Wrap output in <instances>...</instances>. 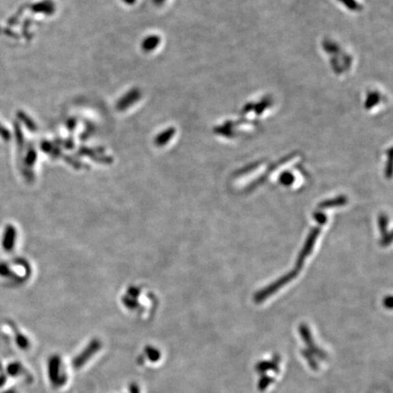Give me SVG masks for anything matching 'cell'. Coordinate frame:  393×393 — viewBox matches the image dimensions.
Returning a JSON list of instances; mask_svg holds the SVG:
<instances>
[{"mask_svg": "<svg viewBox=\"0 0 393 393\" xmlns=\"http://www.w3.org/2000/svg\"><path fill=\"white\" fill-rule=\"evenodd\" d=\"M314 216H315V220L318 222V226L313 228L312 230L309 233L304 247L302 248V250L300 251L299 258H298V260L296 262V265L294 267L293 271L289 272L287 274L283 276L282 278L278 279L277 281H275L274 283L271 284L270 286L263 289L260 292H258L254 296V300L257 303H260L262 301L266 300L267 298L272 296L274 293L279 291V289L284 287L290 281H292V280L295 279L297 275L300 273V270H301V268H302L303 264H304L305 259L308 258L309 255H310V253L312 252L314 245H315V243L317 241L318 237L320 235L322 228L323 227V225L325 224L326 221H327V217L322 212H316Z\"/></svg>", "mask_w": 393, "mask_h": 393, "instance_id": "1", "label": "cell"}, {"mask_svg": "<svg viewBox=\"0 0 393 393\" xmlns=\"http://www.w3.org/2000/svg\"><path fill=\"white\" fill-rule=\"evenodd\" d=\"M387 222L388 220L387 218L382 216L380 219V225H381V232H382V240L386 245H388L391 241V234L387 232Z\"/></svg>", "mask_w": 393, "mask_h": 393, "instance_id": "2", "label": "cell"}, {"mask_svg": "<svg viewBox=\"0 0 393 393\" xmlns=\"http://www.w3.org/2000/svg\"><path fill=\"white\" fill-rule=\"evenodd\" d=\"M139 95H140V93H138L137 91H132V92L127 94V96L123 97L122 99L119 101V108L125 109L127 107L130 106L132 102L137 100V98L139 97Z\"/></svg>", "mask_w": 393, "mask_h": 393, "instance_id": "3", "label": "cell"}, {"mask_svg": "<svg viewBox=\"0 0 393 393\" xmlns=\"http://www.w3.org/2000/svg\"><path fill=\"white\" fill-rule=\"evenodd\" d=\"M159 42H160V38H158L156 36H151L150 38H147V39L144 40L142 47H143L145 50H151V49H154L158 46Z\"/></svg>", "mask_w": 393, "mask_h": 393, "instance_id": "4", "label": "cell"}, {"mask_svg": "<svg viewBox=\"0 0 393 393\" xmlns=\"http://www.w3.org/2000/svg\"><path fill=\"white\" fill-rule=\"evenodd\" d=\"M292 181H293V177H292V175H291V174L289 173L285 174L284 176H282L281 179H280L281 184L286 185V186H287V185H291V184L292 183Z\"/></svg>", "mask_w": 393, "mask_h": 393, "instance_id": "5", "label": "cell"}, {"mask_svg": "<svg viewBox=\"0 0 393 393\" xmlns=\"http://www.w3.org/2000/svg\"><path fill=\"white\" fill-rule=\"evenodd\" d=\"M172 134H173V131L166 130V132H164L163 134H161V135L159 136V138H163V139H161V140H158V141H159V144L164 143V142H166L167 140H169V137L172 135Z\"/></svg>", "mask_w": 393, "mask_h": 393, "instance_id": "6", "label": "cell"}, {"mask_svg": "<svg viewBox=\"0 0 393 393\" xmlns=\"http://www.w3.org/2000/svg\"><path fill=\"white\" fill-rule=\"evenodd\" d=\"M125 1H127V3H132L134 0H125Z\"/></svg>", "mask_w": 393, "mask_h": 393, "instance_id": "7", "label": "cell"}]
</instances>
